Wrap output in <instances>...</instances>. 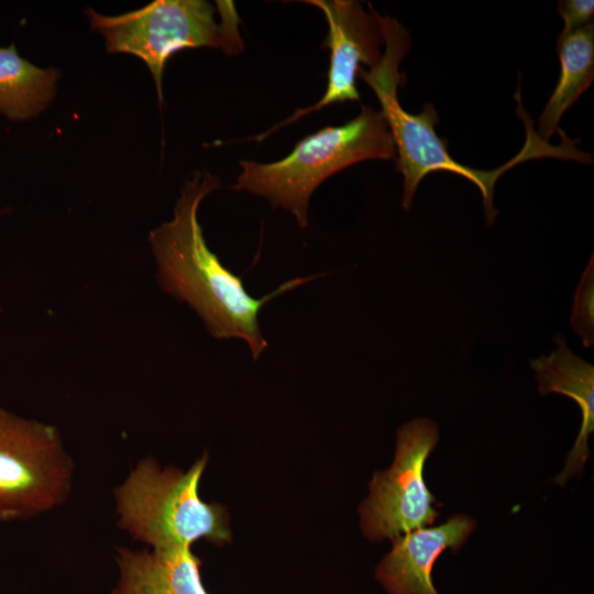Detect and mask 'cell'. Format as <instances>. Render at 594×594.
Instances as JSON below:
<instances>
[{
    "label": "cell",
    "instance_id": "cell-1",
    "mask_svg": "<svg viewBox=\"0 0 594 594\" xmlns=\"http://www.w3.org/2000/svg\"><path fill=\"white\" fill-rule=\"evenodd\" d=\"M220 187L209 172H195L184 184L173 218L150 232L160 288L191 308L218 340L240 339L258 360L267 348L258 314L266 302L316 277H296L262 298L250 295L241 277L209 249L198 220L202 200Z\"/></svg>",
    "mask_w": 594,
    "mask_h": 594
},
{
    "label": "cell",
    "instance_id": "cell-2",
    "mask_svg": "<svg viewBox=\"0 0 594 594\" xmlns=\"http://www.w3.org/2000/svg\"><path fill=\"white\" fill-rule=\"evenodd\" d=\"M377 19L385 51L374 67L369 70L362 67L358 77L374 91L391 132L396 151V169L404 177L402 207L410 209L417 187L428 174L453 173L477 187L483 198L486 224L492 226L498 213L494 207V189L498 178L515 165L531 158H563V144L553 146L541 140L534 130L532 120L525 117L526 141L510 161L493 170H481L457 162L448 151L447 141L436 132L439 116L435 106L427 102L419 113L414 114L406 111L398 100L397 88L406 79L398 67L411 45L409 32L395 18L377 14Z\"/></svg>",
    "mask_w": 594,
    "mask_h": 594
},
{
    "label": "cell",
    "instance_id": "cell-3",
    "mask_svg": "<svg viewBox=\"0 0 594 594\" xmlns=\"http://www.w3.org/2000/svg\"><path fill=\"white\" fill-rule=\"evenodd\" d=\"M395 145L381 111L362 106L342 125H328L299 140L279 161H241L234 190L270 201L289 211L299 228L308 227L309 200L327 178L367 160H395Z\"/></svg>",
    "mask_w": 594,
    "mask_h": 594
},
{
    "label": "cell",
    "instance_id": "cell-4",
    "mask_svg": "<svg viewBox=\"0 0 594 594\" xmlns=\"http://www.w3.org/2000/svg\"><path fill=\"white\" fill-rule=\"evenodd\" d=\"M155 0L119 15H101L87 9L92 29L106 38L110 53H129L151 70L160 102L167 61L187 48L212 47L228 55L243 52L241 19L229 0Z\"/></svg>",
    "mask_w": 594,
    "mask_h": 594
},
{
    "label": "cell",
    "instance_id": "cell-5",
    "mask_svg": "<svg viewBox=\"0 0 594 594\" xmlns=\"http://www.w3.org/2000/svg\"><path fill=\"white\" fill-rule=\"evenodd\" d=\"M207 458L183 472L140 461L116 491L119 526L152 548L190 547L198 539L221 543L230 534L223 509L198 492Z\"/></svg>",
    "mask_w": 594,
    "mask_h": 594
},
{
    "label": "cell",
    "instance_id": "cell-6",
    "mask_svg": "<svg viewBox=\"0 0 594 594\" xmlns=\"http://www.w3.org/2000/svg\"><path fill=\"white\" fill-rule=\"evenodd\" d=\"M72 477L54 427L0 408V520L30 519L57 507Z\"/></svg>",
    "mask_w": 594,
    "mask_h": 594
},
{
    "label": "cell",
    "instance_id": "cell-7",
    "mask_svg": "<svg viewBox=\"0 0 594 594\" xmlns=\"http://www.w3.org/2000/svg\"><path fill=\"white\" fill-rule=\"evenodd\" d=\"M438 439V426L428 418L414 419L398 429L394 462L374 474L370 495L360 508L366 537L393 540L436 520L435 497L426 486L424 468Z\"/></svg>",
    "mask_w": 594,
    "mask_h": 594
},
{
    "label": "cell",
    "instance_id": "cell-8",
    "mask_svg": "<svg viewBox=\"0 0 594 594\" xmlns=\"http://www.w3.org/2000/svg\"><path fill=\"white\" fill-rule=\"evenodd\" d=\"M304 2L318 8L328 23V34L322 46L330 51V64L323 96L311 106L296 109L288 118L265 132L233 142H262L279 129L327 106L359 101L356 77L361 66H369L370 69L382 58L381 45L384 43V37L377 12L371 4H369L371 9L369 13L361 2L353 0H306Z\"/></svg>",
    "mask_w": 594,
    "mask_h": 594
},
{
    "label": "cell",
    "instance_id": "cell-9",
    "mask_svg": "<svg viewBox=\"0 0 594 594\" xmlns=\"http://www.w3.org/2000/svg\"><path fill=\"white\" fill-rule=\"evenodd\" d=\"M475 528V520L455 515L444 524L420 528L393 539V548L376 569V579L388 594H437L432 568L447 549L455 552Z\"/></svg>",
    "mask_w": 594,
    "mask_h": 594
},
{
    "label": "cell",
    "instance_id": "cell-10",
    "mask_svg": "<svg viewBox=\"0 0 594 594\" xmlns=\"http://www.w3.org/2000/svg\"><path fill=\"white\" fill-rule=\"evenodd\" d=\"M554 342L557 348L549 355L531 359L530 364L541 395H565L579 405L582 413L580 432L562 472L554 480L563 485L582 471L590 455L587 439L594 430V366L574 354L561 334L556 336Z\"/></svg>",
    "mask_w": 594,
    "mask_h": 594
},
{
    "label": "cell",
    "instance_id": "cell-11",
    "mask_svg": "<svg viewBox=\"0 0 594 594\" xmlns=\"http://www.w3.org/2000/svg\"><path fill=\"white\" fill-rule=\"evenodd\" d=\"M119 579L112 594H208L200 561L190 547L118 549Z\"/></svg>",
    "mask_w": 594,
    "mask_h": 594
},
{
    "label": "cell",
    "instance_id": "cell-12",
    "mask_svg": "<svg viewBox=\"0 0 594 594\" xmlns=\"http://www.w3.org/2000/svg\"><path fill=\"white\" fill-rule=\"evenodd\" d=\"M560 76L544 106L537 135L548 142L560 132V121L566 110L591 87L594 79V23L561 34L557 41Z\"/></svg>",
    "mask_w": 594,
    "mask_h": 594
},
{
    "label": "cell",
    "instance_id": "cell-13",
    "mask_svg": "<svg viewBox=\"0 0 594 594\" xmlns=\"http://www.w3.org/2000/svg\"><path fill=\"white\" fill-rule=\"evenodd\" d=\"M54 68H40L21 57L13 44L0 47V112L11 120L36 116L52 100Z\"/></svg>",
    "mask_w": 594,
    "mask_h": 594
},
{
    "label": "cell",
    "instance_id": "cell-14",
    "mask_svg": "<svg viewBox=\"0 0 594 594\" xmlns=\"http://www.w3.org/2000/svg\"><path fill=\"white\" fill-rule=\"evenodd\" d=\"M570 323L585 348L594 344V257L593 254L576 287Z\"/></svg>",
    "mask_w": 594,
    "mask_h": 594
},
{
    "label": "cell",
    "instance_id": "cell-15",
    "mask_svg": "<svg viewBox=\"0 0 594 594\" xmlns=\"http://www.w3.org/2000/svg\"><path fill=\"white\" fill-rule=\"evenodd\" d=\"M558 12L563 20L561 34H566L593 23V0H562L559 1Z\"/></svg>",
    "mask_w": 594,
    "mask_h": 594
},
{
    "label": "cell",
    "instance_id": "cell-16",
    "mask_svg": "<svg viewBox=\"0 0 594 594\" xmlns=\"http://www.w3.org/2000/svg\"><path fill=\"white\" fill-rule=\"evenodd\" d=\"M516 98L520 101L519 96H516ZM561 132H563V131H560V133H561ZM586 154H587V153H586ZM587 155H588V161H587L586 163H587V164H591V162H592L591 155H590V154H587ZM586 163H585V164H586Z\"/></svg>",
    "mask_w": 594,
    "mask_h": 594
}]
</instances>
